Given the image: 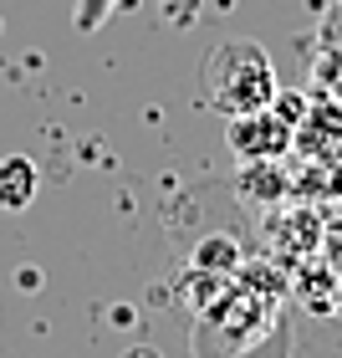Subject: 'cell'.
<instances>
[{"instance_id": "1", "label": "cell", "mask_w": 342, "mask_h": 358, "mask_svg": "<svg viewBox=\"0 0 342 358\" xmlns=\"http://www.w3.org/2000/svg\"><path fill=\"white\" fill-rule=\"evenodd\" d=\"M200 92H205V108H215L220 118H246V113L271 108L281 97V83H276L266 46L251 36H230L205 57Z\"/></svg>"}, {"instance_id": "2", "label": "cell", "mask_w": 342, "mask_h": 358, "mask_svg": "<svg viewBox=\"0 0 342 358\" xmlns=\"http://www.w3.org/2000/svg\"><path fill=\"white\" fill-rule=\"evenodd\" d=\"M291 138H297V123H291V108L281 113V103L246 113V118H230V149H235V159H246V164L281 159L291 149Z\"/></svg>"}, {"instance_id": "3", "label": "cell", "mask_w": 342, "mask_h": 358, "mask_svg": "<svg viewBox=\"0 0 342 358\" xmlns=\"http://www.w3.org/2000/svg\"><path fill=\"white\" fill-rule=\"evenodd\" d=\"M41 194V169L26 154H6L0 159V210H26Z\"/></svg>"}, {"instance_id": "4", "label": "cell", "mask_w": 342, "mask_h": 358, "mask_svg": "<svg viewBox=\"0 0 342 358\" xmlns=\"http://www.w3.org/2000/svg\"><path fill=\"white\" fill-rule=\"evenodd\" d=\"M235 262H240V246H235L230 236H209V241H200V246H194V256H189L194 271H220V276H230Z\"/></svg>"}, {"instance_id": "5", "label": "cell", "mask_w": 342, "mask_h": 358, "mask_svg": "<svg viewBox=\"0 0 342 358\" xmlns=\"http://www.w3.org/2000/svg\"><path fill=\"white\" fill-rule=\"evenodd\" d=\"M118 6H123V0H77V6H72V26L82 31V36H92V31L103 26Z\"/></svg>"}, {"instance_id": "6", "label": "cell", "mask_w": 342, "mask_h": 358, "mask_svg": "<svg viewBox=\"0 0 342 358\" xmlns=\"http://www.w3.org/2000/svg\"><path fill=\"white\" fill-rule=\"evenodd\" d=\"M189 6H194V0H164V10L174 15V21H179V26H184V21H189Z\"/></svg>"}, {"instance_id": "7", "label": "cell", "mask_w": 342, "mask_h": 358, "mask_svg": "<svg viewBox=\"0 0 342 358\" xmlns=\"http://www.w3.org/2000/svg\"><path fill=\"white\" fill-rule=\"evenodd\" d=\"M123 358H158V348H149V343H133V348H128Z\"/></svg>"}]
</instances>
